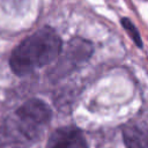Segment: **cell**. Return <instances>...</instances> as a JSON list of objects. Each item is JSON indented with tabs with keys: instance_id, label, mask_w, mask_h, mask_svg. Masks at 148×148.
<instances>
[{
	"instance_id": "cell-1",
	"label": "cell",
	"mask_w": 148,
	"mask_h": 148,
	"mask_svg": "<svg viewBox=\"0 0 148 148\" xmlns=\"http://www.w3.org/2000/svg\"><path fill=\"white\" fill-rule=\"evenodd\" d=\"M62 42L58 32L49 25L27 36L12 51L9 67L17 76H24L39 69L59 57Z\"/></svg>"
},
{
	"instance_id": "cell-2",
	"label": "cell",
	"mask_w": 148,
	"mask_h": 148,
	"mask_svg": "<svg viewBox=\"0 0 148 148\" xmlns=\"http://www.w3.org/2000/svg\"><path fill=\"white\" fill-rule=\"evenodd\" d=\"M16 117L21 132L28 139H34L38 135L39 131L49 124L52 111L44 101L30 98L16 110Z\"/></svg>"
},
{
	"instance_id": "cell-3",
	"label": "cell",
	"mask_w": 148,
	"mask_h": 148,
	"mask_svg": "<svg viewBox=\"0 0 148 148\" xmlns=\"http://www.w3.org/2000/svg\"><path fill=\"white\" fill-rule=\"evenodd\" d=\"M92 52L94 46L89 40L80 37L72 38L65 47L64 57L60 58L58 64L59 69H72L84 64L91 57Z\"/></svg>"
},
{
	"instance_id": "cell-4",
	"label": "cell",
	"mask_w": 148,
	"mask_h": 148,
	"mask_svg": "<svg viewBox=\"0 0 148 148\" xmlns=\"http://www.w3.org/2000/svg\"><path fill=\"white\" fill-rule=\"evenodd\" d=\"M46 148H88V145L80 128L62 126L52 132Z\"/></svg>"
},
{
	"instance_id": "cell-5",
	"label": "cell",
	"mask_w": 148,
	"mask_h": 148,
	"mask_svg": "<svg viewBox=\"0 0 148 148\" xmlns=\"http://www.w3.org/2000/svg\"><path fill=\"white\" fill-rule=\"evenodd\" d=\"M126 148H148V130L139 125H126L123 128Z\"/></svg>"
},
{
	"instance_id": "cell-6",
	"label": "cell",
	"mask_w": 148,
	"mask_h": 148,
	"mask_svg": "<svg viewBox=\"0 0 148 148\" xmlns=\"http://www.w3.org/2000/svg\"><path fill=\"white\" fill-rule=\"evenodd\" d=\"M120 24L123 25L124 30L127 32V35L130 36V38L132 39V42H133L139 49H142L143 42H142L141 35H140L138 28L135 27V24H134L128 17H121V18H120Z\"/></svg>"
}]
</instances>
